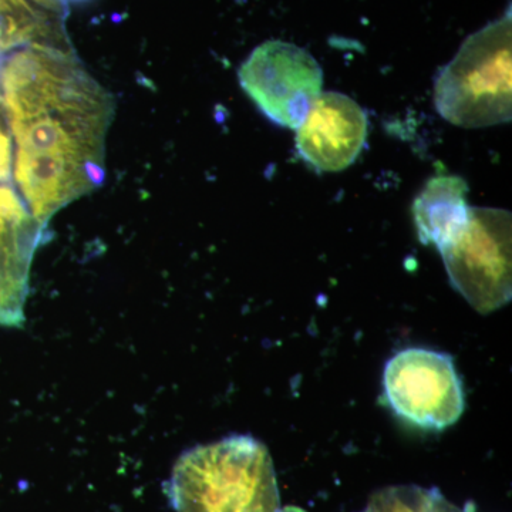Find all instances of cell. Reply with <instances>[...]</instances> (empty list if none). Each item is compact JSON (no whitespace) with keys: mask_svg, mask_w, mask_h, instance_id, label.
<instances>
[{"mask_svg":"<svg viewBox=\"0 0 512 512\" xmlns=\"http://www.w3.org/2000/svg\"><path fill=\"white\" fill-rule=\"evenodd\" d=\"M434 104L454 126L483 128L511 121V18L468 37L434 83Z\"/></svg>","mask_w":512,"mask_h":512,"instance_id":"cell-3","label":"cell"},{"mask_svg":"<svg viewBox=\"0 0 512 512\" xmlns=\"http://www.w3.org/2000/svg\"><path fill=\"white\" fill-rule=\"evenodd\" d=\"M296 130V148L303 160L322 173H339L362 153L369 120L355 100L326 92L320 94Z\"/></svg>","mask_w":512,"mask_h":512,"instance_id":"cell-7","label":"cell"},{"mask_svg":"<svg viewBox=\"0 0 512 512\" xmlns=\"http://www.w3.org/2000/svg\"><path fill=\"white\" fill-rule=\"evenodd\" d=\"M383 386L393 412L420 429H447L466 409L453 357L436 350L409 348L394 355L384 367Z\"/></svg>","mask_w":512,"mask_h":512,"instance_id":"cell-5","label":"cell"},{"mask_svg":"<svg viewBox=\"0 0 512 512\" xmlns=\"http://www.w3.org/2000/svg\"><path fill=\"white\" fill-rule=\"evenodd\" d=\"M511 232L510 211L471 207L466 225L439 249L451 286L483 315L511 301Z\"/></svg>","mask_w":512,"mask_h":512,"instance_id":"cell-4","label":"cell"},{"mask_svg":"<svg viewBox=\"0 0 512 512\" xmlns=\"http://www.w3.org/2000/svg\"><path fill=\"white\" fill-rule=\"evenodd\" d=\"M281 512H305V511L301 510V508H298V507H285V508H282Z\"/></svg>","mask_w":512,"mask_h":512,"instance_id":"cell-10","label":"cell"},{"mask_svg":"<svg viewBox=\"0 0 512 512\" xmlns=\"http://www.w3.org/2000/svg\"><path fill=\"white\" fill-rule=\"evenodd\" d=\"M175 512H281L274 461L252 436L185 451L167 485Z\"/></svg>","mask_w":512,"mask_h":512,"instance_id":"cell-2","label":"cell"},{"mask_svg":"<svg viewBox=\"0 0 512 512\" xmlns=\"http://www.w3.org/2000/svg\"><path fill=\"white\" fill-rule=\"evenodd\" d=\"M468 185L457 175L430 178L413 204L417 234L424 245L443 248L466 225L470 217Z\"/></svg>","mask_w":512,"mask_h":512,"instance_id":"cell-8","label":"cell"},{"mask_svg":"<svg viewBox=\"0 0 512 512\" xmlns=\"http://www.w3.org/2000/svg\"><path fill=\"white\" fill-rule=\"evenodd\" d=\"M362 512H474V504L457 507L437 488L394 485L373 494Z\"/></svg>","mask_w":512,"mask_h":512,"instance_id":"cell-9","label":"cell"},{"mask_svg":"<svg viewBox=\"0 0 512 512\" xmlns=\"http://www.w3.org/2000/svg\"><path fill=\"white\" fill-rule=\"evenodd\" d=\"M239 83L272 123L298 128L322 94L319 63L292 43L271 40L256 47L242 63Z\"/></svg>","mask_w":512,"mask_h":512,"instance_id":"cell-6","label":"cell"},{"mask_svg":"<svg viewBox=\"0 0 512 512\" xmlns=\"http://www.w3.org/2000/svg\"><path fill=\"white\" fill-rule=\"evenodd\" d=\"M0 92L20 197L47 228L67 205L103 184L111 94L70 46L35 45L5 56Z\"/></svg>","mask_w":512,"mask_h":512,"instance_id":"cell-1","label":"cell"}]
</instances>
